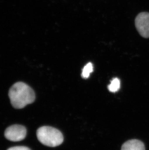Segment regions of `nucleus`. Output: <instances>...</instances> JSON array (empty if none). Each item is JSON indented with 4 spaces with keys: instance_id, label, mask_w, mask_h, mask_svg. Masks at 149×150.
Wrapping results in <instances>:
<instances>
[{
    "instance_id": "39448f33",
    "label": "nucleus",
    "mask_w": 149,
    "mask_h": 150,
    "mask_svg": "<svg viewBox=\"0 0 149 150\" xmlns=\"http://www.w3.org/2000/svg\"><path fill=\"white\" fill-rule=\"evenodd\" d=\"M121 150H145V145L141 140L131 139L122 145Z\"/></svg>"
},
{
    "instance_id": "0eeeda50",
    "label": "nucleus",
    "mask_w": 149,
    "mask_h": 150,
    "mask_svg": "<svg viewBox=\"0 0 149 150\" xmlns=\"http://www.w3.org/2000/svg\"><path fill=\"white\" fill-rule=\"evenodd\" d=\"M93 65L92 63L89 62L82 69V78L87 79L89 77L90 74L93 72Z\"/></svg>"
},
{
    "instance_id": "423d86ee",
    "label": "nucleus",
    "mask_w": 149,
    "mask_h": 150,
    "mask_svg": "<svg viewBox=\"0 0 149 150\" xmlns=\"http://www.w3.org/2000/svg\"><path fill=\"white\" fill-rule=\"evenodd\" d=\"M120 81L118 78H115L111 80V83L108 86V89L111 92H116L119 90L120 88Z\"/></svg>"
},
{
    "instance_id": "20e7f679",
    "label": "nucleus",
    "mask_w": 149,
    "mask_h": 150,
    "mask_svg": "<svg viewBox=\"0 0 149 150\" xmlns=\"http://www.w3.org/2000/svg\"><path fill=\"white\" fill-rule=\"evenodd\" d=\"M135 26L140 35L144 38H149V13L143 12L135 18Z\"/></svg>"
},
{
    "instance_id": "f03ea898",
    "label": "nucleus",
    "mask_w": 149,
    "mask_h": 150,
    "mask_svg": "<svg viewBox=\"0 0 149 150\" xmlns=\"http://www.w3.org/2000/svg\"><path fill=\"white\" fill-rule=\"evenodd\" d=\"M37 137L42 144L54 147L61 144L63 141V135L58 129L50 126H42L37 130Z\"/></svg>"
},
{
    "instance_id": "f257e3e1",
    "label": "nucleus",
    "mask_w": 149,
    "mask_h": 150,
    "mask_svg": "<svg viewBox=\"0 0 149 150\" xmlns=\"http://www.w3.org/2000/svg\"><path fill=\"white\" fill-rule=\"evenodd\" d=\"M9 97L12 106L16 109H21L34 103L35 95L32 88L24 83H15L11 87Z\"/></svg>"
},
{
    "instance_id": "6e6552de",
    "label": "nucleus",
    "mask_w": 149,
    "mask_h": 150,
    "mask_svg": "<svg viewBox=\"0 0 149 150\" xmlns=\"http://www.w3.org/2000/svg\"><path fill=\"white\" fill-rule=\"evenodd\" d=\"M7 150H31V149L25 146H15L10 148Z\"/></svg>"
},
{
    "instance_id": "7ed1b4c3",
    "label": "nucleus",
    "mask_w": 149,
    "mask_h": 150,
    "mask_svg": "<svg viewBox=\"0 0 149 150\" xmlns=\"http://www.w3.org/2000/svg\"><path fill=\"white\" fill-rule=\"evenodd\" d=\"M27 130L24 126L14 125L6 129L4 136L6 139L11 142H20L25 138Z\"/></svg>"
}]
</instances>
